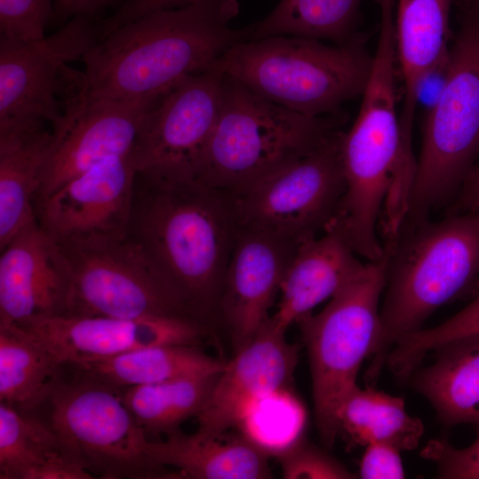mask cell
<instances>
[{"label":"cell","instance_id":"cell-35","mask_svg":"<svg viewBox=\"0 0 479 479\" xmlns=\"http://www.w3.org/2000/svg\"><path fill=\"white\" fill-rule=\"evenodd\" d=\"M359 465L362 479H402L405 477L400 450L385 443H370Z\"/></svg>","mask_w":479,"mask_h":479},{"label":"cell","instance_id":"cell-25","mask_svg":"<svg viewBox=\"0 0 479 479\" xmlns=\"http://www.w3.org/2000/svg\"><path fill=\"white\" fill-rule=\"evenodd\" d=\"M226 363L197 349L194 345L162 344L87 362L76 367L86 376L124 389L217 375L225 368Z\"/></svg>","mask_w":479,"mask_h":479},{"label":"cell","instance_id":"cell-32","mask_svg":"<svg viewBox=\"0 0 479 479\" xmlns=\"http://www.w3.org/2000/svg\"><path fill=\"white\" fill-rule=\"evenodd\" d=\"M54 0H0V36L38 41L52 19Z\"/></svg>","mask_w":479,"mask_h":479},{"label":"cell","instance_id":"cell-36","mask_svg":"<svg viewBox=\"0 0 479 479\" xmlns=\"http://www.w3.org/2000/svg\"><path fill=\"white\" fill-rule=\"evenodd\" d=\"M198 0H122L113 13L100 20L102 36L150 13L176 9Z\"/></svg>","mask_w":479,"mask_h":479},{"label":"cell","instance_id":"cell-30","mask_svg":"<svg viewBox=\"0 0 479 479\" xmlns=\"http://www.w3.org/2000/svg\"><path fill=\"white\" fill-rule=\"evenodd\" d=\"M307 415L292 388L271 391L255 400L235 428L239 434L277 459L303 440Z\"/></svg>","mask_w":479,"mask_h":479},{"label":"cell","instance_id":"cell-12","mask_svg":"<svg viewBox=\"0 0 479 479\" xmlns=\"http://www.w3.org/2000/svg\"><path fill=\"white\" fill-rule=\"evenodd\" d=\"M224 75L219 61L181 80L152 108L132 151L137 172L196 178L218 119Z\"/></svg>","mask_w":479,"mask_h":479},{"label":"cell","instance_id":"cell-16","mask_svg":"<svg viewBox=\"0 0 479 479\" xmlns=\"http://www.w3.org/2000/svg\"><path fill=\"white\" fill-rule=\"evenodd\" d=\"M298 246L269 232L240 226L218 304L234 354L253 341L270 318Z\"/></svg>","mask_w":479,"mask_h":479},{"label":"cell","instance_id":"cell-22","mask_svg":"<svg viewBox=\"0 0 479 479\" xmlns=\"http://www.w3.org/2000/svg\"><path fill=\"white\" fill-rule=\"evenodd\" d=\"M51 128L0 132V250L37 223L40 192Z\"/></svg>","mask_w":479,"mask_h":479},{"label":"cell","instance_id":"cell-4","mask_svg":"<svg viewBox=\"0 0 479 479\" xmlns=\"http://www.w3.org/2000/svg\"><path fill=\"white\" fill-rule=\"evenodd\" d=\"M365 43L361 33L335 45L271 35L235 44L220 62L227 75L279 106L312 117L338 116L365 88L373 62Z\"/></svg>","mask_w":479,"mask_h":479},{"label":"cell","instance_id":"cell-13","mask_svg":"<svg viewBox=\"0 0 479 479\" xmlns=\"http://www.w3.org/2000/svg\"><path fill=\"white\" fill-rule=\"evenodd\" d=\"M167 92L137 99L69 94L61 120L51 128L35 201L101 161L131 153L146 115Z\"/></svg>","mask_w":479,"mask_h":479},{"label":"cell","instance_id":"cell-15","mask_svg":"<svg viewBox=\"0 0 479 479\" xmlns=\"http://www.w3.org/2000/svg\"><path fill=\"white\" fill-rule=\"evenodd\" d=\"M17 325L36 338L59 365L75 366L153 345L195 346L208 332L206 324L185 317L55 315Z\"/></svg>","mask_w":479,"mask_h":479},{"label":"cell","instance_id":"cell-7","mask_svg":"<svg viewBox=\"0 0 479 479\" xmlns=\"http://www.w3.org/2000/svg\"><path fill=\"white\" fill-rule=\"evenodd\" d=\"M385 284L383 250L381 258L367 261L321 311L296 322L308 352L317 428L328 448L339 436L340 407L357 385L359 368L377 341Z\"/></svg>","mask_w":479,"mask_h":479},{"label":"cell","instance_id":"cell-18","mask_svg":"<svg viewBox=\"0 0 479 479\" xmlns=\"http://www.w3.org/2000/svg\"><path fill=\"white\" fill-rule=\"evenodd\" d=\"M68 275L57 243L38 223L18 233L0 256V322L64 315Z\"/></svg>","mask_w":479,"mask_h":479},{"label":"cell","instance_id":"cell-29","mask_svg":"<svg viewBox=\"0 0 479 479\" xmlns=\"http://www.w3.org/2000/svg\"><path fill=\"white\" fill-rule=\"evenodd\" d=\"M219 374L122 389L124 402L147 436H166L206 404Z\"/></svg>","mask_w":479,"mask_h":479},{"label":"cell","instance_id":"cell-21","mask_svg":"<svg viewBox=\"0 0 479 479\" xmlns=\"http://www.w3.org/2000/svg\"><path fill=\"white\" fill-rule=\"evenodd\" d=\"M149 458L178 477L193 479H263L271 475L269 457L241 435L224 439L177 430L164 441L145 444Z\"/></svg>","mask_w":479,"mask_h":479},{"label":"cell","instance_id":"cell-38","mask_svg":"<svg viewBox=\"0 0 479 479\" xmlns=\"http://www.w3.org/2000/svg\"><path fill=\"white\" fill-rule=\"evenodd\" d=\"M471 213L479 216V157L445 214Z\"/></svg>","mask_w":479,"mask_h":479},{"label":"cell","instance_id":"cell-10","mask_svg":"<svg viewBox=\"0 0 479 479\" xmlns=\"http://www.w3.org/2000/svg\"><path fill=\"white\" fill-rule=\"evenodd\" d=\"M342 130L311 153L233 194L240 226L298 244L325 232L345 192Z\"/></svg>","mask_w":479,"mask_h":479},{"label":"cell","instance_id":"cell-9","mask_svg":"<svg viewBox=\"0 0 479 479\" xmlns=\"http://www.w3.org/2000/svg\"><path fill=\"white\" fill-rule=\"evenodd\" d=\"M56 243L68 275L64 315L191 318L127 235Z\"/></svg>","mask_w":479,"mask_h":479},{"label":"cell","instance_id":"cell-19","mask_svg":"<svg viewBox=\"0 0 479 479\" xmlns=\"http://www.w3.org/2000/svg\"><path fill=\"white\" fill-rule=\"evenodd\" d=\"M358 255L335 231L299 244L284 275L281 299L271 317L282 330L334 296L364 267Z\"/></svg>","mask_w":479,"mask_h":479},{"label":"cell","instance_id":"cell-39","mask_svg":"<svg viewBox=\"0 0 479 479\" xmlns=\"http://www.w3.org/2000/svg\"><path fill=\"white\" fill-rule=\"evenodd\" d=\"M477 1H479V0H477Z\"/></svg>","mask_w":479,"mask_h":479},{"label":"cell","instance_id":"cell-31","mask_svg":"<svg viewBox=\"0 0 479 479\" xmlns=\"http://www.w3.org/2000/svg\"><path fill=\"white\" fill-rule=\"evenodd\" d=\"M470 302L442 324L400 337L386 358V365L400 380H407L431 351L447 342L479 334V279Z\"/></svg>","mask_w":479,"mask_h":479},{"label":"cell","instance_id":"cell-1","mask_svg":"<svg viewBox=\"0 0 479 479\" xmlns=\"http://www.w3.org/2000/svg\"><path fill=\"white\" fill-rule=\"evenodd\" d=\"M239 229L232 193L137 172L127 236L181 308L204 324L218 317Z\"/></svg>","mask_w":479,"mask_h":479},{"label":"cell","instance_id":"cell-28","mask_svg":"<svg viewBox=\"0 0 479 479\" xmlns=\"http://www.w3.org/2000/svg\"><path fill=\"white\" fill-rule=\"evenodd\" d=\"M362 1L280 0L267 17L248 26L249 40L287 35L345 43L357 34Z\"/></svg>","mask_w":479,"mask_h":479},{"label":"cell","instance_id":"cell-33","mask_svg":"<svg viewBox=\"0 0 479 479\" xmlns=\"http://www.w3.org/2000/svg\"><path fill=\"white\" fill-rule=\"evenodd\" d=\"M278 459L286 479L357 478L337 459L304 440Z\"/></svg>","mask_w":479,"mask_h":479},{"label":"cell","instance_id":"cell-5","mask_svg":"<svg viewBox=\"0 0 479 479\" xmlns=\"http://www.w3.org/2000/svg\"><path fill=\"white\" fill-rule=\"evenodd\" d=\"M342 118L294 112L224 72L218 119L195 179L241 192L314 151L338 130Z\"/></svg>","mask_w":479,"mask_h":479},{"label":"cell","instance_id":"cell-14","mask_svg":"<svg viewBox=\"0 0 479 479\" xmlns=\"http://www.w3.org/2000/svg\"><path fill=\"white\" fill-rule=\"evenodd\" d=\"M137 168L132 153L108 157L35 203L56 242L127 235Z\"/></svg>","mask_w":479,"mask_h":479},{"label":"cell","instance_id":"cell-26","mask_svg":"<svg viewBox=\"0 0 479 479\" xmlns=\"http://www.w3.org/2000/svg\"><path fill=\"white\" fill-rule=\"evenodd\" d=\"M338 428L356 444L379 442L400 451L414 450L424 433L422 421L408 414L403 398L357 384L340 407Z\"/></svg>","mask_w":479,"mask_h":479},{"label":"cell","instance_id":"cell-11","mask_svg":"<svg viewBox=\"0 0 479 479\" xmlns=\"http://www.w3.org/2000/svg\"><path fill=\"white\" fill-rule=\"evenodd\" d=\"M98 20L76 16L33 42L0 36V132L59 123L66 64L82 59L99 41Z\"/></svg>","mask_w":479,"mask_h":479},{"label":"cell","instance_id":"cell-37","mask_svg":"<svg viewBox=\"0 0 479 479\" xmlns=\"http://www.w3.org/2000/svg\"><path fill=\"white\" fill-rule=\"evenodd\" d=\"M119 0H54L52 19L61 25L74 17L98 19L106 8Z\"/></svg>","mask_w":479,"mask_h":479},{"label":"cell","instance_id":"cell-8","mask_svg":"<svg viewBox=\"0 0 479 479\" xmlns=\"http://www.w3.org/2000/svg\"><path fill=\"white\" fill-rule=\"evenodd\" d=\"M121 389L89 376L57 385L51 395L50 426L64 451L102 478L177 477L146 454L148 439Z\"/></svg>","mask_w":479,"mask_h":479},{"label":"cell","instance_id":"cell-2","mask_svg":"<svg viewBox=\"0 0 479 479\" xmlns=\"http://www.w3.org/2000/svg\"><path fill=\"white\" fill-rule=\"evenodd\" d=\"M239 10L238 0H198L122 26L83 55L84 70L72 72L69 94L111 99L163 94L249 40L248 27L230 26Z\"/></svg>","mask_w":479,"mask_h":479},{"label":"cell","instance_id":"cell-20","mask_svg":"<svg viewBox=\"0 0 479 479\" xmlns=\"http://www.w3.org/2000/svg\"><path fill=\"white\" fill-rule=\"evenodd\" d=\"M454 0H397L395 39L401 78L402 130L412 132L415 95L422 79L449 56L450 13Z\"/></svg>","mask_w":479,"mask_h":479},{"label":"cell","instance_id":"cell-34","mask_svg":"<svg viewBox=\"0 0 479 479\" xmlns=\"http://www.w3.org/2000/svg\"><path fill=\"white\" fill-rule=\"evenodd\" d=\"M478 436L467 447L459 449L444 439L431 440L420 455L437 465L440 478L479 479Z\"/></svg>","mask_w":479,"mask_h":479},{"label":"cell","instance_id":"cell-23","mask_svg":"<svg viewBox=\"0 0 479 479\" xmlns=\"http://www.w3.org/2000/svg\"><path fill=\"white\" fill-rule=\"evenodd\" d=\"M435 351L434 363L413 373V388L431 403L444 425L478 428L479 334L456 339Z\"/></svg>","mask_w":479,"mask_h":479},{"label":"cell","instance_id":"cell-3","mask_svg":"<svg viewBox=\"0 0 479 479\" xmlns=\"http://www.w3.org/2000/svg\"><path fill=\"white\" fill-rule=\"evenodd\" d=\"M386 284L380 331L365 373L373 386L402 336L418 331L438 308L472 295L479 279V216L402 221L384 237Z\"/></svg>","mask_w":479,"mask_h":479},{"label":"cell","instance_id":"cell-6","mask_svg":"<svg viewBox=\"0 0 479 479\" xmlns=\"http://www.w3.org/2000/svg\"><path fill=\"white\" fill-rule=\"evenodd\" d=\"M444 90L425 114L401 221L428 218L455 198L479 157V1L460 0Z\"/></svg>","mask_w":479,"mask_h":479},{"label":"cell","instance_id":"cell-24","mask_svg":"<svg viewBox=\"0 0 479 479\" xmlns=\"http://www.w3.org/2000/svg\"><path fill=\"white\" fill-rule=\"evenodd\" d=\"M1 479H90L64 451L51 426L0 403Z\"/></svg>","mask_w":479,"mask_h":479},{"label":"cell","instance_id":"cell-27","mask_svg":"<svg viewBox=\"0 0 479 479\" xmlns=\"http://www.w3.org/2000/svg\"><path fill=\"white\" fill-rule=\"evenodd\" d=\"M61 366L23 327L0 322V401L26 407L51 396Z\"/></svg>","mask_w":479,"mask_h":479},{"label":"cell","instance_id":"cell-17","mask_svg":"<svg viewBox=\"0 0 479 479\" xmlns=\"http://www.w3.org/2000/svg\"><path fill=\"white\" fill-rule=\"evenodd\" d=\"M298 348L286 339L271 317L253 341L226 363L197 414L196 433L219 437L235 428L247 407L271 391L292 388Z\"/></svg>","mask_w":479,"mask_h":479}]
</instances>
